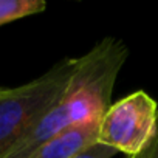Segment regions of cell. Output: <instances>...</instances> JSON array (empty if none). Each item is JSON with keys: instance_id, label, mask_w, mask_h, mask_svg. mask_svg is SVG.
<instances>
[{"instance_id": "cell-1", "label": "cell", "mask_w": 158, "mask_h": 158, "mask_svg": "<svg viewBox=\"0 0 158 158\" xmlns=\"http://www.w3.org/2000/svg\"><path fill=\"white\" fill-rule=\"evenodd\" d=\"M127 54L123 40L104 37L81 56L65 95L17 139L3 158H31L62 132L101 119L110 107L113 87Z\"/></svg>"}, {"instance_id": "cell-2", "label": "cell", "mask_w": 158, "mask_h": 158, "mask_svg": "<svg viewBox=\"0 0 158 158\" xmlns=\"http://www.w3.org/2000/svg\"><path fill=\"white\" fill-rule=\"evenodd\" d=\"M81 57H67L33 81L6 89L0 98V158L67 92Z\"/></svg>"}, {"instance_id": "cell-3", "label": "cell", "mask_w": 158, "mask_h": 158, "mask_svg": "<svg viewBox=\"0 0 158 158\" xmlns=\"http://www.w3.org/2000/svg\"><path fill=\"white\" fill-rule=\"evenodd\" d=\"M158 129V104L144 90L110 104L101 118L98 143L129 156L138 155Z\"/></svg>"}, {"instance_id": "cell-4", "label": "cell", "mask_w": 158, "mask_h": 158, "mask_svg": "<svg viewBox=\"0 0 158 158\" xmlns=\"http://www.w3.org/2000/svg\"><path fill=\"white\" fill-rule=\"evenodd\" d=\"M101 119L71 127L54 136L40 147L31 158H71L77 152L98 143V130Z\"/></svg>"}, {"instance_id": "cell-5", "label": "cell", "mask_w": 158, "mask_h": 158, "mask_svg": "<svg viewBox=\"0 0 158 158\" xmlns=\"http://www.w3.org/2000/svg\"><path fill=\"white\" fill-rule=\"evenodd\" d=\"M47 3L44 0H0V27L44 13Z\"/></svg>"}, {"instance_id": "cell-6", "label": "cell", "mask_w": 158, "mask_h": 158, "mask_svg": "<svg viewBox=\"0 0 158 158\" xmlns=\"http://www.w3.org/2000/svg\"><path fill=\"white\" fill-rule=\"evenodd\" d=\"M116 155H118V152L115 149L104 146L101 143H95V144L85 147L84 150L77 152L71 158H115Z\"/></svg>"}, {"instance_id": "cell-7", "label": "cell", "mask_w": 158, "mask_h": 158, "mask_svg": "<svg viewBox=\"0 0 158 158\" xmlns=\"http://www.w3.org/2000/svg\"><path fill=\"white\" fill-rule=\"evenodd\" d=\"M129 158H158V129H156L153 139L147 144V147H144L138 155H133Z\"/></svg>"}, {"instance_id": "cell-8", "label": "cell", "mask_w": 158, "mask_h": 158, "mask_svg": "<svg viewBox=\"0 0 158 158\" xmlns=\"http://www.w3.org/2000/svg\"><path fill=\"white\" fill-rule=\"evenodd\" d=\"M5 92H6V89H2V87H0V98L5 95Z\"/></svg>"}]
</instances>
